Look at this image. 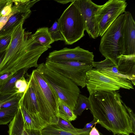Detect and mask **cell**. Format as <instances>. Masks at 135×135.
I'll list each match as a JSON object with an SVG mask.
<instances>
[{"label": "cell", "instance_id": "cell-7", "mask_svg": "<svg viewBox=\"0 0 135 135\" xmlns=\"http://www.w3.org/2000/svg\"><path fill=\"white\" fill-rule=\"evenodd\" d=\"M45 64L49 69L69 79L82 88L86 86V73L93 68L92 63L78 61L46 59Z\"/></svg>", "mask_w": 135, "mask_h": 135}, {"label": "cell", "instance_id": "cell-26", "mask_svg": "<svg viewBox=\"0 0 135 135\" xmlns=\"http://www.w3.org/2000/svg\"><path fill=\"white\" fill-rule=\"evenodd\" d=\"M23 94L16 93L10 99L0 104L1 109L19 104Z\"/></svg>", "mask_w": 135, "mask_h": 135}, {"label": "cell", "instance_id": "cell-21", "mask_svg": "<svg viewBox=\"0 0 135 135\" xmlns=\"http://www.w3.org/2000/svg\"><path fill=\"white\" fill-rule=\"evenodd\" d=\"M19 104L0 109V125H5L14 118L18 110Z\"/></svg>", "mask_w": 135, "mask_h": 135}, {"label": "cell", "instance_id": "cell-22", "mask_svg": "<svg viewBox=\"0 0 135 135\" xmlns=\"http://www.w3.org/2000/svg\"><path fill=\"white\" fill-rule=\"evenodd\" d=\"M19 104L23 116L25 129L41 131L42 128L34 119L23 107L19 103Z\"/></svg>", "mask_w": 135, "mask_h": 135}, {"label": "cell", "instance_id": "cell-33", "mask_svg": "<svg viewBox=\"0 0 135 135\" xmlns=\"http://www.w3.org/2000/svg\"><path fill=\"white\" fill-rule=\"evenodd\" d=\"M15 94V93L7 94L0 93V104L11 98Z\"/></svg>", "mask_w": 135, "mask_h": 135}, {"label": "cell", "instance_id": "cell-31", "mask_svg": "<svg viewBox=\"0 0 135 135\" xmlns=\"http://www.w3.org/2000/svg\"><path fill=\"white\" fill-rule=\"evenodd\" d=\"M123 104L129 116L132 123V133L135 134V114L133 110L129 107L127 106L123 103Z\"/></svg>", "mask_w": 135, "mask_h": 135}, {"label": "cell", "instance_id": "cell-25", "mask_svg": "<svg viewBox=\"0 0 135 135\" xmlns=\"http://www.w3.org/2000/svg\"><path fill=\"white\" fill-rule=\"evenodd\" d=\"M48 32L52 39L55 42L59 40L64 41V39L59 31L58 22L55 21L52 26L48 28Z\"/></svg>", "mask_w": 135, "mask_h": 135}, {"label": "cell", "instance_id": "cell-20", "mask_svg": "<svg viewBox=\"0 0 135 135\" xmlns=\"http://www.w3.org/2000/svg\"><path fill=\"white\" fill-rule=\"evenodd\" d=\"M58 117L68 121L76 119L77 116L73 111L64 102L59 98Z\"/></svg>", "mask_w": 135, "mask_h": 135}, {"label": "cell", "instance_id": "cell-38", "mask_svg": "<svg viewBox=\"0 0 135 135\" xmlns=\"http://www.w3.org/2000/svg\"><path fill=\"white\" fill-rule=\"evenodd\" d=\"M6 51V50L0 52V65L4 57Z\"/></svg>", "mask_w": 135, "mask_h": 135}, {"label": "cell", "instance_id": "cell-19", "mask_svg": "<svg viewBox=\"0 0 135 135\" xmlns=\"http://www.w3.org/2000/svg\"><path fill=\"white\" fill-rule=\"evenodd\" d=\"M28 69H22L15 73L6 83L0 87V93L2 94L16 93L15 89L16 82L24 76Z\"/></svg>", "mask_w": 135, "mask_h": 135}, {"label": "cell", "instance_id": "cell-34", "mask_svg": "<svg viewBox=\"0 0 135 135\" xmlns=\"http://www.w3.org/2000/svg\"><path fill=\"white\" fill-rule=\"evenodd\" d=\"M12 15H11L5 16H1L0 17V31L5 25L9 18Z\"/></svg>", "mask_w": 135, "mask_h": 135}, {"label": "cell", "instance_id": "cell-29", "mask_svg": "<svg viewBox=\"0 0 135 135\" xmlns=\"http://www.w3.org/2000/svg\"><path fill=\"white\" fill-rule=\"evenodd\" d=\"M12 34L0 37V52L6 51L12 39Z\"/></svg>", "mask_w": 135, "mask_h": 135}, {"label": "cell", "instance_id": "cell-10", "mask_svg": "<svg viewBox=\"0 0 135 135\" xmlns=\"http://www.w3.org/2000/svg\"><path fill=\"white\" fill-rule=\"evenodd\" d=\"M94 55L93 52L84 49L79 46L70 49L64 48L50 52L46 59L54 60H70L92 63Z\"/></svg>", "mask_w": 135, "mask_h": 135}, {"label": "cell", "instance_id": "cell-4", "mask_svg": "<svg viewBox=\"0 0 135 135\" xmlns=\"http://www.w3.org/2000/svg\"><path fill=\"white\" fill-rule=\"evenodd\" d=\"M124 13L120 15L101 37L99 51L105 58L118 65V57L124 54L123 32Z\"/></svg>", "mask_w": 135, "mask_h": 135}, {"label": "cell", "instance_id": "cell-23", "mask_svg": "<svg viewBox=\"0 0 135 135\" xmlns=\"http://www.w3.org/2000/svg\"><path fill=\"white\" fill-rule=\"evenodd\" d=\"M91 106L89 98L80 94L77 99L75 107L73 111L77 116L80 115L85 110L90 109Z\"/></svg>", "mask_w": 135, "mask_h": 135}, {"label": "cell", "instance_id": "cell-2", "mask_svg": "<svg viewBox=\"0 0 135 135\" xmlns=\"http://www.w3.org/2000/svg\"><path fill=\"white\" fill-rule=\"evenodd\" d=\"M28 32L25 41L13 56L0 67V75L10 71L15 73L23 69L37 68L38 60L48 49L35 41Z\"/></svg>", "mask_w": 135, "mask_h": 135}, {"label": "cell", "instance_id": "cell-5", "mask_svg": "<svg viewBox=\"0 0 135 135\" xmlns=\"http://www.w3.org/2000/svg\"><path fill=\"white\" fill-rule=\"evenodd\" d=\"M73 1V0L58 20L59 30L66 44L69 45L76 42L85 35L84 20Z\"/></svg>", "mask_w": 135, "mask_h": 135}, {"label": "cell", "instance_id": "cell-1", "mask_svg": "<svg viewBox=\"0 0 135 135\" xmlns=\"http://www.w3.org/2000/svg\"><path fill=\"white\" fill-rule=\"evenodd\" d=\"M89 94L90 110L98 123L113 135L132 133V122L119 93L95 91Z\"/></svg>", "mask_w": 135, "mask_h": 135}, {"label": "cell", "instance_id": "cell-18", "mask_svg": "<svg viewBox=\"0 0 135 135\" xmlns=\"http://www.w3.org/2000/svg\"><path fill=\"white\" fill-rule=\"evenodd\" d=\"M47 27H42L38 29L31 36L37 42L48 49L51 47L50 45L54 41L52 39L48 32Z\"/></svg>", "mask_w": 135, "mask_h": 135}, {"label": "cell", "instance_id": "cell-16", "mask_svg": "<svg viewBox=\"0 0 135 135\" xmlns=\"http://www.w3.org/2000/svg\"><path fill=\"white\" fill-rule=\"evenodd\" d=\"M8 135H28L25 128L21 110L19 106L14 118L8 125Z\"/></svg>", "mask_w": 135, "mask_h": 135}, {"label": "cell", "instance_id": "cell-32", "mask_svg": "<svg viewBox=\"0 0 135 135\" xmlns=\"http://www.w3.org/2000/svg\"><path fill=\"white\" fill-rule=\"evenodd\" d=\"M15 73L10 71L0 75V87L6 83Z\"/></svg>", "mask_w": 135, "mask_h": 135}, {"label": "cell", "instance_id": "cell-11", "mask_svg": "<svg viewBox=\"0 0 135 135\" xmlns=\"http://www.w3.org/2000/svg\"><path fill=\"white\" fill-rule=\"evenodd\" d=\"M19 103L28 112L42 129L48 125L41 113L34 90L28 81L27 88Z\"/></svg>", "mask_w": 135, "mask_h": 135}, {"label": "cell", "instance_id": "cell-35", "mask_svg": "<svg viewBox=\"0 0 135 135\" xmlns=\"http://www.w3.org/2000/svg\"><path fill=\"white\" fill-rule=\"evenodd\" d=\"M26 129L28 135H42L41 130L33 129Z\"/></svg>", "mask_w": 135, "mask_h": 135}, {"label": "cell", "instance_id": "cell-12", "mask_svg": "<svg viewBox=\"0 0 135 135\" xmlns=\"http://www.w3.org/2000/svg\"><path fill=\"white\" fill-rule=\"evenodd\" d=\"M123 32L124 54L135 55V23L131 13L125 11Z\"/></svg>", "mask_w": 135, "mask_h": 135}, {"label": "cell", "instance_id": "cell-15", "mask_svg": "<svg viewBox=\"0 0 135 135\" xmlns=\"http://www.w3.org/2000/svg\"><path fill=\"white\" fill-rule=\"evenodd\" d=\"M31 13L30 10L18 12L12 15L0 31V37L12 33L14 29L21 23H24Z\"/></svg>", "mask_w": 135, "mask_h": 135}, {"label": "cell", "instance_id": "cell-28", "mask_svg": "<svg viewBox=\"0 0 135 135\" xmlns=\"http://www.w3.org/2000/svg\"><path fill=\"white\" fill-rule=\"evenodd\" d=\"M28 81L24 76L17 80L16 82L15 89L16 93L23 94L26 89Z\"/></svg>", "mask_w": 135, "mask_h": 135}, {"label": "cell", "instance_id": "cell-13", "mask_svg": "<svg viewBox=\"0 0 135 135\" xmlns=\"http://www.w3.org/2000/svg\"><path fill=\"white\" fill-rule=\"evenodd\" d=\"M31 74L37 82L41 91L50 106L58 117L59 98L56 93L47 84L40 72L36 69Z\"/></svg>", "mask_w": 135, "mask_h": 135}, {"label": "cell", "instance_id": "cell-39", "mask_svg": "<svg viewBox=\"0 0 135 135\" xmlns=\"http://www.w3.org/2000/svg\"><path fill=\"white\" fill-rule=\"evenodd\" d=\"M55 1L62 4H65L67 3H68L69 2H71L73 0H55Z\"/></svg>", "mask_w": 135, "mask_h": 135}, {"label": "cell", "instance_id": "cell-36", "mask_svg": "<svg viewBox=\"0 0 135 135\" xmlns=\"http://www.w3.org/2000/svg\"><path fill=\"white\" fill-rule=\"evenodd\" d=\"M95 125L93 127L90 132L89 135H100V133L95 127Z\"/></svg>", "mask_w": 135, "mask_h": 135}, {"label": "cell", "instance_id": "cell-24", "mask_svg": "<svg viewBox=\"0 0 135 135\" xmlns=\"http://www.w3.org/2000/svg\"><path fill=\"white\" fill-rule=\"evenodd\" d=\"M52 125L56 128L74 133L76 129L72 125L70 122L67 121L59 117H58L57 124Z\"/></svg>", "mask_w": 135, "mask_h": 135}, {"label": "cell", "instance_id": "cell-30", "mask_svg": "<svg viewBox=\"0 0 135 135\" xmlns=\"http://www.w3.org/2000/svg\"><path fill=\"white\" fill-rule=\"evenodd\" d=\"M13 2L12 0H8L6 5L1 11V16H5L11 15H13L16 13L12 10Z\"/></svg>", "mask_w": 135, "mask_h": 135}, {"label": "cell", "instance_id": "cell-40", "mask_svg": "<svg viewBox=\"0 0 135 135\" xmlns=\"http://www.w3.org/2000/svg\"><path fill=\"white\" fill-rule=\"evenodd\" d=\"M1 109V108H0V109Z\"/></svg>", "mask_w": 135, "mask_h": 135}, {"label": "cell", "instance_id": "cell-6", "mask_svg": "<svg viewBox=\"0 0 135 135\" xmlns=\"http://www.w3.org/2000/svg\"><path fill=\"white\" fill-rule=\"evenodd\" d=\"M86 86L89 94L95 91H115L121 88L134 89L129 79L112 75L93 68L86 73Z\"/></svg>", "mask_w": 135, "mask_h": 135}, {"label": "cell", "instance_id": "cell-8", "mask_svg": "<svg viewBox=\"0 0 135 135\" xmlns=\"http://www.w3.org/2000/svg\"><path fill=\"white\" fill-rule=\"evenodd\" d=\"M127 6L124 0H109L100 5L95 15L99 36L102 37L114 21L125 12Z\"/></svg>", "mask_w": 135, "mask_h": 135}, {"label": "cell", "instance_id": "cell-14", "mask_svg": "<svg viewBox=\"0 0 135 135\" xmlns=\"http://www.w3.org/2000/svg\"><path fill=\"white\" fill-rule=\"evenodd\" d=\"M117 66L119 72L131 81L135 85V55H121L118 58Z\"/></svg>", "mask_w": 135, "mask_h": 135}, {"label": "cell", "instance_id": "cell-9", "mask_svg": "<svg viewBox=\"0 0 135 135\" xmlns=\"http://www.w3.org/2000/svg\"><path fill=\"white\" fill-rule=\"evenodd\" d=\"M73 2L83 17L85 30L90 37L97 38L99 36V31L95 15L100 5L90 0H75Z\"/></svg>", "mask_w": 135, "mask_h": 135}, {"label": "cell", "instance_id": "cell-27", "mask_svg": "<svg viewBox=\"0 0 135 135\" xmlns=\"http://www.w3.org/2000/svg\"><path fill=\"white\" fill-rule=\"evenodd\" d=\"M97 123H98L97 120L94 118L93 120L90 122L86 124L83 128H76L74 133L76 134L89 135L90 132L93 127V126Z\"/></svg>", "mask_w": 135, "mask_h": 135}, {"label": "cell", "instance_id": "cell-37", "mask_svg": "<svg viewBox=\"0 0 135 135\" xmlns=\"http://www.w3.org/2000/svg\"><path fill=\"white\" fill-rule=\"evenodd\" d=\"M8 1V0H0V17L2 16L1 11L6 4Z\"/></svg>", "mask_w": 135, "mask_h": 135}, {"label": "cell", "instance_id": "cell-17", "mask_svg": "<svg viewBox=\"0 0 135 135\" xmlns=\"http://www.w3.org/2000/svg\"><path fill=\"white\" fill-rule=\"evenodd\" d=\"M92 65L93 67L94 68L99 69L109 75L127 78L119 73L117 69V66L107 58H105L104 60L99 62L93 61L92 62Z\"/></svg>", "mask_w": 135, "mask_h": 135}, {"label": "cell", "instance_id": "cell-3", "mask_svg": "<svg viewBox=\"0 0 135 135\" xmlns=\"http://www.w3.org/2000/svg\"><path fill=\"white\" fill-rule=\"evenodd\" d=\"M36 69L59 98L74 111L80 93L78 86L70 80L48 69L44 63L38 64Z\"/></svg>", "mask_w": 135, "mask_h": 135}]
</instances>
